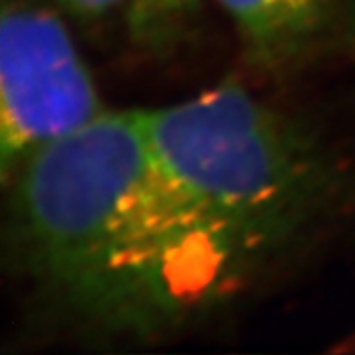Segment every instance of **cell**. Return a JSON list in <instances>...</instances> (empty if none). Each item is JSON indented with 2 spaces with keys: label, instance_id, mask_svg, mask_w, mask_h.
<instances>
[{
  "label": "cell",
  "instance_id": "cell-2",
  "mask_svg": "<svg viewBox=\"0 0 355 355\" xmlns=\"http://www.w3.org/2000/svg\"><path fill=\"white\" fill-rule=\"evenodd\" d=\"M142 114L162 172L251 270L331 198L334 174L316 142L241 85Z\"/></svg>",
  "mask_w": 355,
  "mask_h": 355
},
{
  "label": "cell",
  "instance_id": "cell-6",
  "mask_svg": "<svg viewBox=\"0 0 355 355\" xmlns=\"http://www.w3.org/2000/svg\"><path fill=\"white\" fill-rule=\"evenodd\" d=\"M65 8H69L71 12L79 14V16H87V18H95V16H105L114 8L128 4V0H60Z\"/></svg>",
  "mask_w": 355,
  "mask_h": 355
},
{
  "label": "cell",
  "instance_id": "cell-1",
  "mask_svg": "<svg viewBox=\"0 0 355 355\" xmlns=\"http://www.w3.org/2000/svg\"><path fill=\"white\" fill-rule=\"evenodd\" d=\"M14 178L26 270L109 330L174 328L253 275L162 172L142 111H105Z\"/></svg>",
  "mask_w": 355,
  "mask_h": 355
},
{
  "label": "cell",
  "instance_id": "cell-3",
  "mask_svg": "<svg viewBox=\"0 0 355 355\" xmlns=\"http://www.w3.org/2000/svg\"><path fill=\"white\" fill-rule=\"evenodd\" d=\"M105 113L65 26L26 0L0 22V170L8 182L30 156Z\"/></svg>",
  "mask_w": 355,
  "mask_h": 355
},
{
  "label": "cell",
  "instance_id": "cell-5",
  "mask_svg": "<svg viewBox=\"0 0 355 355\" xmlns=\"http://www.w3.org/2000/svg\"><path fill=\"white\" fill-rule=\"evenodd\" d=\"M200 0H128V24L146 46H164L176 38Z\"/></svg>",
  "mask_w": 355,
  "mask_h": 355
},
{
  "label": "cell",
  "instance_id": "cell-4",
  "mask_svg": "<svg viewBox=\"0 0 355 355\" xmlns=\"http://www.w3.org/2000/svg\"><path fill=\"white\" fill-rule=\"evenodd\" d=\"M331 0H219L254 62L284 64L300 55L326 24Z\"/></svg>",
  "mask_w": 355,
  "mask_h": 355
}]
</instances>
